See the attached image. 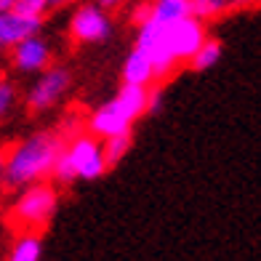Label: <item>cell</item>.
I'll list each match as a JSON object with an SVG mask.
<instances>
[{
	"mask_svg": "<svg viewBox=\"0 0 261 261\" xmlns=\"http://www.w3.org/2000/svg\"><path fill=\"white\" fill-rule=\"evenodd\" d=\"M64 144V136H59L56 130L30 134L6 152V173L0 184L6 189H24L30 184L48 181Z\"/></svg>",
	"mask_w": 261,
	"mask_h": 261,
	"instance_id": "6da1fadb",
	"label": "cell"
},
{
	"mask_svg": "<svg viewBox=\"0 0 261 261\" xmlns=\"http://www.w3.org/2000/svg\"><path fill=\"white\" fill-rule=\"evenodd\" d=\"M59 211V189L51 181H38L24 189H19V197L14 203V221L24 232L38 234L54 221Z\"/></svg>",
	"mask_w": 261,
	"mask_h": 261,
	"instance_id": "7a4b0ae2",
	"label": "cell"
},
{
	"mask_svg": "<svg viewBox=\"0 0 261 261\" xmlns=\"http://www.w3.org/2000/svg\"><path fill=\"white\" fill-rule=\"evenodd\" d=\"M64 158L75 173V181H96L110 171L101 158V141L91 134H75L64 144Z\"/></svg>",
	"mask_w": 261,
	"mask_h": 261,
	"instance_id": "3957f363",
	"label": "cell"
},
{
	"mask_svg": "<svg viewBox=\"0 0 261 261\" xmlns=\"http://www.w3.org/2000/svg\"><path fill=\"white\" fill-rule=\"evenodd\" d=\"M72 86V72L67 67H48L45 72H40V77L35 80V86L27 93V110L40 115L45 110L56 107L64 99V93Z\"/></svg>",
	"mask_w": 261,
	"mask_h": 261,
	"instance_id": "277c9868",
	"label": "cell"
},
{
	"mask_svg": "<svg viewBox=\"0 0 261 261\" xmlns=\"http://www.w3.org/2000/svg\"><path fill=\"white\" fill-rule=\"evenodd\" d=\"M141 54L149 59L152 72H155V80H165L168 75H173V69L179 67L176 59L171 56L168 45H165V27L155 24V21H147L144 27H139L136 32V45Z\"/></svg>",
	"mask_w": 261,
	"mask_h": 261,
	"instance_id": "5b68a950",
	"label": "cell"
},
{
	"mask_svg": "<svg viewBox=\"0 0 261 261\" xmlns=\"http://www.w3.org/2000/svg\"><path fill=\"white\" fill-rule=\"evenodd\" d=\"M69 35L80 45L104 43L112 35V19L96 3H83L75 8L72 19H69Z\"/></svg>",
	"mask_w": 261,
	"mask_h": 261,
	"instance_id": "8992f818",
	"label": "cell"
},
{
	"mask_svg": "<svg viewBox=\"0 0 261 261\" xmlns=\"http://www.w3.org/2000/svg\"><path fill=\"white\" fill-rule=\"evenodd\" d=\"M205 38H208L205 24L192 19V16L176 21V24H171V27H165V45H168L171 56L176 59V64L189 62V59L195 56V51L205 43Z\"/></svg>",
	"mask_w": 261,
	"mask_h": 261,
	"instance_id": "52a82bcc",
	"label": "cell"
},
{
	"mask_svg": "<svg viewBox=\"0 0 261 261\" xmlns=\"http://www.w3.org/2000/svg\"><path fill=\"white\" fill-rule=\"evenodd\" d=\"M51 59H54V51H51L48 40L40 38V35H32V38L21 40L11 48V64L21 75L45 72L51 67Z\"/></svg>",
	"mask_w": 261,
	"mask_h": 261,
	"instance_id": "ba28073f",
	"label": "cell"
},
{
	"mask_svg": "<svg viewBox=\"0 0 261 261\" xmlns=\"http://www.w3.org/2000/svg\"><path fill=\"white\" fill-rule=\"evenodd\" d=\"M130 128H134V120L128 117V112L123 110L120 101H117L115 96L110 101L99 104L88 117V134L96 136L99 141L110 139V136H117V134H128Z\"/></svg>",
	"mask_w": 261,
	"mask_h": 261,
	"instance_id": "9c48e42d",
	"label": "cell"
},
{
	"mask_svg": "<svg viewBox=\"0 0 261 261\" xmlns=\"http://www.w3.org/2000/svg\"><path fill=\"white\" fill-rule=\"evenodd\" d=\"M40 30L43 19H24L14 11H6V14H0V51H11L16 43L40 35Z\"/></svg>",
	"mask_w": 261,
	"mask_h": 261,
	"instance_id": "30bf717a",
	"label": "cell"
},
{
	"mask_svg": "<svg viewBox=\"0 0 261 261\" xmlns=\"http://www.w3.org/2000/svg\"><path fill=\"white\" fill-rule=\"evenodd\" d=\"M123 86H136V88H149L152 83H155V72H152V64L149 59L141 54L139 48L128 51L125 62H123Z\"/></svg>",
	"mask_w": 261,
	"mask_h": 261,
	"instance_id": "8fae6325",
	"label": "cell"
},
{
	"mask_svg": "<svg viewBox=\"0 0 261 261\" xmlns=\"http://www.w3.org/2000/svg\"><path fill=\"white\" fill-rule=\"evenodd\" d=\"M181 19H189V0H152V19L160 27H171Z\"/></svg>",
	"mask_w": 261,
	"mask_h": 261,
	"instance_id": "7c38bea8",
	"label": "cell"
},
{
	"mask_svg": "<svg viewBox=\"0 0 261 261\" xmlns=\"http://www.w3.org/2000/svg\"><path fill=\"white\" fill-rule=\"evenodd\" d=\"M130 149H134V130L110 136V139H101V158L107 163V168H115L123 158H128Z\"/></svg>",
	"mask_w": 261,
	"mask_h": 261,
	"instance_id": "4fadbf2b",
	"label": "cell"
},
{
	"mask_svg": "<svg viewBox=\"0 0 261 261\" xmlns=\"http://www.w3.org/2000/svg\"><path fill=\"white\" fill-rule=\"evenodd\" d=\"M43 258V240L40 234H19L14 240V248L8 253V261H40Z\"/></svg>",
	"mask_w": 261,
	"mask_h": 261,
	"instance_id": "5bb4252c",
	"label": "cell"
},
{
	"mask_svg": "<svg viewBox=\"0 0 261 261\" xmlns=\"http://www.w3.org/2000/svg\"><path fill=\"white\" fill-rule=\"evenodd\" d=\"M221 54H224L221 40H216V38H205V43L195 51L192 59H189V64H192V69H197V72H203V69H211L213 64H219Z\"/></svg>",
	"mask_w": 261,
	"mask_h": 261,
	"instance_id": "9a60e30c",
	"label": "cell"
},
{
	"mask_svg": "<svg viewBox=\"0 0 261 261\" xmlns=\"http://www.w3.org/2000/svg\"><path fill=\"white\" fill-rule=\"evenodd\" d=\"M227 8H229V0H189V16L203 21V24L205 19L221 16Z\"/></svg>",
	"mask_w": 261,
	"mask_h": 261,
	"instance_id": "2e32d148",
	"label": "cell"
},
{
	"mask_svg": "<svg viewBox=\"0 0 261 261\" xmlns=\"http://www.w3.org/2000/svg\"><path fill=\"white\" fill-rule=\"evenodd\" d=\"M48 0H14V14L24 16V19H43L45 11H48Z\"/></svg>",
	"mask_w": 261,
	"mask_h": 261,
	"instance_id": "e0dca14e",
	"label": "cell"
},
{
	"mask_svg": "<svg viewBox=\"0 0 261 261\" xmlns=\"http://www.w3.org/2000/svg\"><path fill=\"white\" fill-rule=\"evenodd\" d=\"M16 99H19V91H16V86H14L11 80L0 77V120H3V117H8L11 112H14Z\"/></svg>",
	"mask_w": 261,
	"mask_h": 261,
	"instance_id": "ac0fdd59",
	"label": "cell"
},
{
	"mask_svg": "<svg viewBox=\"0 0 261 261\" xmlns=\"http://www.w3.org/2000/svg\"><path fill=\"white\" fill-rule=\"evenodd\" d=\"M149 19H152V0H139L134 6V11H130V21L136 27H144Z\"/></svg>",
	"mask_w": 261,
	"mask_h": 261,
	"instance_id": "d6986e66",
	"label": "cell"
},
{
	"mask_svg": "<svg viewBox=\"0 0 261 261\" xmlns=\"http://www.w3.org/2000/svg\"><path fill=\"white\" fill-rule=\"evenodd\" d=\"M163 110V91L158 86L147 88V115H158Z\"/></svg>",
	"mask_w": 261,
	"mask_h": 261,
	"instance_id": "ffe728a7",
	"label": "cell"
},
{
	"mask_svg": "<svg viewBox=\"0 0 261 261\" xmlns=\"http://www.w3.org/2000/svg\"><path fill=\"white\" fill-rule=\"evenodd\" d=\"M128 0H96V6L104 11V14H110V11H120Z\"/></svg>",
	"mask_w": 261,
	"mask_h": 261,
	"instance_id": "44dd1931",
	"label": "cell"
},
{
	"mask_svg": "<svg viewBox=\"0 0 261 261\" xmlns=\"http://www.w3.org/2000/svg\"><path fill=\"white\" fill-rule=\"evenodd\" d=\"M6 152L8 149H0V181H3V173H6Z\"/></svg>",
	"mask_w": 261,
	"mask_h": 261,
	"instance_id": "7402d4cb",
	"label": "cell"
},
{
	"mask_svg": "<svg viewBox=\"0 0 261 261\" xmlns=\"http://www.w3.org/2000/svg\"><path fill=\"white\" fill-rule=\"evenodd\" d=\"M11 8H14V0H0V14H6Z\"/></svg>",
	"mask_w": 261,
	"mask_h": 261,
	"instance_id": "603a6c76",
	"label": "cell"
},
{
	"mask_svg": "<svg viewBox=\"0 0 261 261\" xmlns=\"http://www.w3.org/2000/svg\"><path fill=\"white\" fill-rule=\"evenodd\" d=\"M67 3H72V0H48L51 8H62V6H67Z\"/></svg>",
	"mask_w": 261,
	"mask_h": 261,
	"instance_id": "cb8c5ba5",
	"label": "cell"
},
{
	"mask_svg": "<svg viewBox=\"0 0 261 261\" xmlns=\"http://www.w3.org/2000/svg\"><path fill=\"white\" fill-rule=\"evenodd\" d=\"M251 3H256V0H229V6H237V8H240V6H251Z\"/></svg>",
	"mask_w": 261,
	"mask_h": 261,
	"instance_id": "d4e9b609",
	"label": "cell"
}]
</instances>
